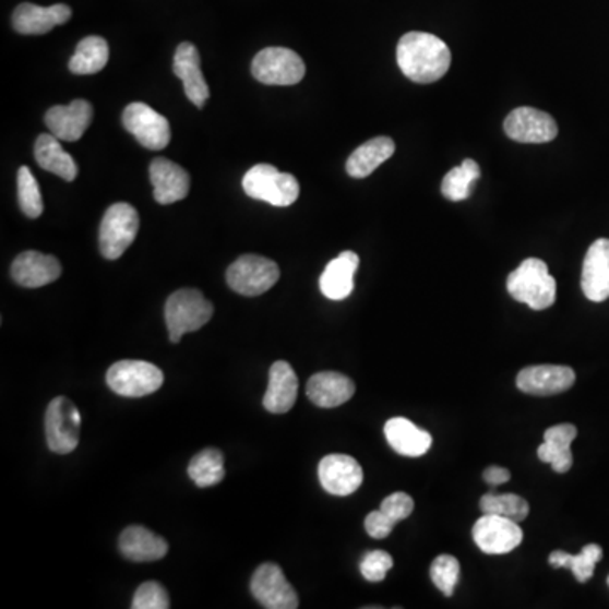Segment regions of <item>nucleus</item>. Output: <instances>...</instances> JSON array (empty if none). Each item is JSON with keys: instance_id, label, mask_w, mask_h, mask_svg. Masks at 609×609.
I'll use <instances>...</instances> for the list:
<instances>
[{"instance_id": "nucleus-33", "label": "nucleus", "mask_w": 609, "mask_h": 609, "mask_svg": "<svg viewBox=\"0 0 609 609\" xmlns=\"http://www.w3.org/2000/svg\"><path fill=\"white\" fill-rule=\"evenodd\" d=\"M481 177V168L474 159H464L463 165L452 168L442 180V195L452 202L469 199L473 184Z\"/></svg>"}, {"instance_id": "nucleus-31", "label": "nucleus", "mask_w": 609, "mask_h": 609, "mask_svg": "<svg viewBox=\"0 0 609 609\" xmlns=\"http://www.w3.org/2000/svg\"><path fill=\"white\" fill-rule=\"evenodd\" d=\"M601 547L598 544H589V546L584 547L580 556H571V553L562 552V550H556V552L550 553L549 564L556 569H571L577 583H587L595 574L596 564L601 561Z\"/></svg>"}, {"instance_id": "nucleus-35", "label": "nucleus", "mask_w": 609, "mask_h": 609, "mask_svg": "<svg viewBox=\"0 0 609 609\" xmlns=\"http://www.w3.org/2000/svg\"><path fill=\"white\" fill-rule=\"evenodd\" d=\"M17 199H20L21 211L29 218H38L43 214V196L38 181L31 174L27 166H21L17 171Z\"/></svg>"}, {"instance_id": "nucleus-41", "label": "nucleus", "mask_w": 609, "mask_h": 609, "mask_svg": "<svg viewBox=\"0 0 609 609\" xmlns=\"http://www.w3.org/2000/svg\"><path fill=\"white\" fill-rule=\"evenodd\" d=\"M482 478H485V481L488 482L489 486H500L504 485V482L510 481V478H512V473H510V470L507 469H504V467L491 466L485 470V474H482Z\"/></svg>"}, {"instance_id": "nucleus-2", "label": "nucleus", "mask_w": 609, "mask_h": 609, "mask_svg": "<svg viewBox=\"0 0 609 609\" xmlns=\"http://www.w3.org/2000/svg\"><path fill=\"white\" fill-rule=\"evenodd\" d=\"M507 294L532 310H546L552 307L557 297V283L549 267L537 258L523 261L506 282Z\"/></svg>"}, {"instance_id": "nucleus-19", "label": "nucleus", "mask_w": 609, "mask_h": 609, "mask_svg": "<svg viewBox=\"0 0 609 609\" xmlns=\"http://www.w3.org/2000/svg\"><path fill=\"white\" fill-rule=\"evenodd\" d=\"M150 180L155 187L153 196L162 205H171L189 196L190 175L169 159L156 158L151 163Z\"/></svg>"}, {"instance_id": "nucleus-17", "label": "nucleus", "mask_w": 609, "mask_h": 609, "mask_svg": "<svg viewBox=\"0 0 609 609\" xmlns=\"http://www.w3.org/2000/svg\"><path fill=\"white\" fill-rule=\"evenodd\" d=\"M174 73L183 82L184 94L193 106L203 109L211 98V88L203 79L200 53L192 43H181L175 51Z\"/></svg>"}, {"instance_id": "nucleus-5", "label": "nucleus", "mask_w": 609, "mask_h": 609, "mask_svg": "<svg viewBox=\"0 0 609 609\" xmlns=\"http://www.w3.org/2000/svg\"><path fill=\"white\" fill-rule=\"evenodd\" d=\"M140 230V214L129 203H114L101 218L98 244L106 260H119Z\"/></svg>"}, {"instance_id": "nucleus-38", "label": "nucleus", "mask_w": 609, "mask_h": 609, "mask_svg": "<svg viewBox=\"0 0 609 609\" xmlns=\"http://www.w3.org/2000/svg\"><path fill=\"white\" fill-rule=\"evenodd\" d=\"M393 568V557L384 550H372L361 561V574L369 583H381Z\"/></svg>"}, {"instance_id": "nucleus-25", "label": "nucleus", "mask_w": 609, "mask_h": 609, "mask_svg": "<svg viewBox=\"0 0 609 609\" xmlns=\"http://www.w3.org/2000/svg\"><path fill=\"white\" fill-rule=\"evenodd\" d=\"M384 435L393 451L405 457H421L432 447V435L426 430L418 429L408 418L395 417L387 420Z\"/></svg>"}, {"instance_id": "nucleus-14", "label": "nucleus", "mask_w": 609, "mask_h": 609, "mask_svg": "<svg viewBox=\"0 0 609 609\" xmlns=\"http://www.w3.org/2000/svg\"><path fill=\"white\" fill-rule=\"evenodd\" d=\"M322 488L334 497H349L361 488L365 473L361 464L346 454L325 455L319 464Z\"/></svg>"}, {"instance_id": "nucleus-28", "label": "nucleus", "mask_w": 609, "mask_h": 609, "mask_svg": "<svg viewBox=\"0 0 609 609\" xmlns=\"http://www.w3.org/2000/svg\"><path fill=\"white\" fill-rule=\"evenodd\" d=\"M393 155H395V143L392 138H386V135L372 138L349 156L346 163L347 175L361 180V178L369 177L372 171H377Z\"/></svg>"}, {"instance_id": "nucleus-4", "label": "nucleus", "mask_w": 609, "mask_h": 609, "mask_svg": "<svg viewBox=\"0 0 609 609\" xmlns=\"http://www.w3.org/2000/svg\"><path fill=\"white\" fill-rule=\"evenodd\" d=\"M246 195L273 207H290L300 196V183L290 174H282L273 165L252 166L242 178Z\"/></svg>"}, {"instance_id": "nucleus-18", "label": "nucleus", "mask_w": 609, "mask_h": 609, "mask_svg": "<svg viewBox=\"0 0 609 609\" xmlns=\"http://www.w3.org/2000/svg\"><path fill=\"white\" fill-rule=\"evenodd\" d=\"M581 286L587 300L599 301L609 298V239H598L587 249L584 258Z\"/></svg>"}, {"instance_id": "nucleus-27", "label": "nucleus", "mask_w": 609, "mask_h": 609, "mask_svg": "<svg viewBox=\"0 0 609 609\" xmlns=\"http://www.w3.org/2000/svg\"><path fill=\"white\" fill-rule=\"evenodd\" d=\"M122 556L132 562H155L168 553L165 538L144 527H129L119 538Z\"/></svg>"}, {"instance_id": "nucleus-24", "label": "nucleus", "mask_w": 609, "mask_h": 609, "mask_svg": "<svg viewBox=\"0 0 609 609\" xmlns=\"http://www.w3.org/2000/svg\"><path fill=\"white\" fill-rule=\"evenodd\" d=\"M359 267L356 252L344 251L325 267L320 276V291L329 300H346L354 290V275Z\"/></svg>"}, {"instance_id": "nucleus-40", "label": "nucleus", "mask_w": 609, "mask_h": 609, "mask_svg": "<svg viewBox=\"0 0 609 609\" xmlns=\"http://www.w3.org/2000/svg\"><path fill=\"white\" fill-rule=\"evenodd\" d=\"M395 525V520L390 518L381 507L377 510V512H371L366 516V532H368L369 537L378 538V540L386 538L387 535L392 534Z\"/></svg>"}, {"instance_id": "nucleus-12", "label": "nucleus", "mask_w": 609, "mask_h": 609, "mask_svg": "<svg viewBox=\"0 0 609 609\" xmlns=\"http://www.w3.org/2000/svg\"><path fill=\"white\" fill-rule=\"evenodd\" d=\"M504 132L516 143L541 144L556 140L559 128L556 119L544 110L518 107L506 117Z\"/></svg>"}, {"instance_id": "nucleus-15", "label": "nucleus", "mask_w": 609, "mask_h": 609, "mask_svg": "<svg viewBox=\"0 0 609 609\" xmlns=\"http://www.w3.org/2000/svg\"><path fill=\"white\" fill-rule=\"evenodd\" d=\"M574 381V369L569 366L541 365L522 369L516 386L527 395L552 396L571 390Z\"/></svg>"}, {"instance_id": "nucleus-32", "label": "nucleus", "mask_w": 609, "mask_h": 609, "mask_svg": "<svg viewBox=\"0 0 609 609\" xmlns=\"http://www.w3.org/2000/svg\"><path fill=\"white\" fill-rule=\"evenodd\" d=\"M189 476L199 488L218 485L226 478L223 452L217 449H205L199 452L190 463Z\"/></svg>"}, {"instance_id": "nucleus-6", "label": "nucleus", "mask_w": 609, "mask_h": 609, "mask_svg": "<svg viewBox=\"0 0 609 609\" xmlns=\"http://www.w3.org/2000/svg\"><path fill=\"white\" fill-rule=\"evenodd\" d=\"M82 415L72 399L58 396L46 408L45 430L48 447L55 454H70L79 447Z\"/></svg>"}, {"instance_id": "nucleus-7", "label": "nucleus", "mask_w": 609, "mask_h": 609, "mask_svg": "<svg viewBox=\"0 0 609 609\" xmlns=\"http://www.w3.org/2000/svg\"><path fill=\"white\" fill-rule=\"evenodd\" d=\"M162 369L146 361H119L107 371L110 390L126 398H143L163 386Z\"/></svg>"}, {"instance_id": "nucleus-1", "label": "nucleus", "mask_w": 609, "mask_h": 609, "mask_svg": "<svg viewBox=\"0 0 609 609\" xmlns=\"http://www.w3.org/2000/svg\"><path fill=\"white\" fill-rule=\"evenodd\" d=\"M396 61L411 82L433 83L449 72L452 55L449 46L433 34L411 31L399 39Z\"/></svg>"}, {"instance_id": "nucleus-29", "label": "nucleus", "mask_w": 609, "mask_h": 609, "mask_svg": "<svg viewBox=\"0 0 609 609\" xmlns=\"http://www.w3.org/2000/svg\"><path fill=\"white\" fill-rule=\"evenodd\" d=\"M34 158L43 169L63 178V180L73 181L79 175V166H76L75 159L68 155L67 151L61 147L60 140L51 132L41 134L36 140Z\"/></svg>"}, {"instance_id": "nucleus-34", "label": "nucleus", "mask_w": 609, "mask_h": 609, "mask_svg": "<svg viewBox=\"0 0 609 609\" xmlns=\"http://www.w3.org/2000/svg\"><path fill=\"white\" fill-rule=\"evenodd\" d=\"M479 506H481L482 513L503 516V518L513 520L516 523L527 520L528 513H530L528 501L513 493L485 494L479 501Z\"/></svg>"}, {"instance_id": "nucleus-13", "label": "nucleus", "mask_w": 609, "mask_h": 609, "mask_svg": "<svg viewBox=\"0 0 609 609\" xmlns=\"http://www.w3.org/2000/svg\"><path fill=\"white\" fill-rule=\"evenodd\" d=\"M251 593L261 606L267 609H297L298 595L286 581L282 568L263 564L252 575Z\"/></svg>"}, {"instance_id": "nucleus-42", "label": "nucleus", "mask_w": 609, "mask_h": 609, "mask_svg": "<svg viewBox=\"0 0 609 609\" xmlns=\"http://www.w3.org/2000/svg\"><path fill=\"white\" fill-rule=\"evenodd\" d=\"M608 586H609V575H608Z\"/></svg>"}, {"instance_id": "nucleus-20", "label": "nucleus", "mask_w": 609, "mask_h": 609, "mask_svg": "<svg viewBox=\"0 0 609 609\" xmlns=\"http://www.w3.org/2000/svg\"><path fill=\"white\" fill-rule=\"evenodd\" d=\"M12 279L24 288H41L61 276L60 261L38 251H26L15 258L11 267Z\"/></svg>"}, {"instance_id": "nucleus-10", "label": "nucleus", "mask_w": 609, "mask_h": 609, "mask_svg": "<svg viewBox=\"0 0 609 609\" xmlns=\"http://www.w3.org/2000/svg\"><path fill=\"white\" fill-rule=\"evenodd\" d=\"M122 124H124L126 131L131 132L138 143L146 150H165L171 140L168 119L143 101H134L131 106L126 107L124 114H122Z\"/></svg>"}, {"instance_id": "nucleus-23", "label": "nucleus", "mask_w": 609, "mask_h": 609, "mask_svg": "<svg viewBox=\"0 0 609 609\" xmlns=\"http://www.w3.org/2000/svg\"><path fill=\"white\" fill-rule=\"evenodd\" d=\"M298 396V378L288 362L276 361L270 369L267 392L263 398L264 408L270 414H286L294 408Z\"/></svg>"}, {"instance_id": "nucleus-26", "label": "nucleus", "mask_w": 609, "mask_h": 609, "mask_svg": "<svg viewBox=\"0 0 609 609\" xmlns=\"http://www.w3.org/2000/svg\"><path fill=\"white\" fill-rule=\"evenodd\" d=\"M577 437V429L572 423H559L550 427L544 435V444L538 447V459L550 464L559 474L569 473L572 467L571 445Z\"/></svg>"}, {"instance_id": "nucleus-3", "label": "nucleus", "mask_w": 609, "mask_h": 609, "mask_svg": "<svg viewBox=\"0 0 609 609\" xmlns=\"http://www.w3.org/2000/svg\"><path fill=\"white\" fill-rule=\"evenodd\" d=\"M214 304L203 297L202 291L181 288L166 301L165 319L169 341L178 344L184 334L196 332L211 322Z\"/></svg>"}, {"instance_id": "nucleus-11", "label": "nucleus", "mask_w": 609, "mask_h": 609, "mask_svg": "<svg viewBox=\"0 0 609 609\" xmlns=\"http://www.w3.org/2000/svg\"><path fill=\"white\" fill-rule=\"evenodd\" d=\"M476 546L489 556L513 552L523 541V530L518 523L503 516L482 513L473 528Z\"/></svg>"}, {"instance_id": "nucleus-39", "label": "nucleus", "mask_w": 609, "mask_h": 609, "mask_svg": "<svg viewBox=\"0 0 609 609\" xmlns=\"http://www.w3.org/2000/svg\"><path fill=\"white\" fill-rule=\"evenodd\" d=\"M380 507L390 518L398 523L414 513L415 503L410 494L399 491V493L390 494L386 500H383Z\"/></svg>"}, {"instance_id": "nucleus-9", "label": "nucleus", "mask_w": 609, "mask_h": 609, "mask_svg": "<svg viewBox=\"0 0 609 609\" xmlns=\"http://www.w3.org/2000/svg\"><path fill=\"white\" fill-rule=\"evenodd\" d=\"M252 76L264 85H297L301 82L307 72L300 55L295 53L294 49L264 48L263 51L254 57L251 64Z\"/></svg>"}, {"instance_id": "nucleus-22", "label": "nucleus", "mask_w": 609, "mask_h": 609, "mask_svg": "<svg viewBox=\"0 0 609 609\" xmlns=\"http://www.w3.org/2000/svg\"><path fill=\"white\" fill-rule=\"evenodd\" d=\"M356 393V384L343 372H317L307 384V395L320 408H335L349 402Z\"/></svg>"}, {"instance_id": "nucleus-8", "label": "nucleus", "mask_w": 609, "mask_h": 609, "mask_svg": "<svg viewBox=\"0 0 609 609\" xmlns=\"http://www.w3.org/2000/svg\"><path fill=\"white\" fill-rule=\"evenodd\" d=\"M279 267L275 261L256 254H246L230 264L227 285L244 297H260L278 283Z\"/></svg>"}, {"instance_id": "nucleus-37", "label": "nucleus", "mask_w": 609, "mask_h": 609, "mask_svg": "<svg viewBox=\"0 0 609 609\" xmlns=\"http://www.w3.org/2000/svg\"><path fill=\"white\" fill-rule=\"evenodd\" d=\"M169 605L168 593L155 581L141 584L132 599V609H168Z\"/></svg>"}, {"instance_id": "nucleus-21", "label": "nucleus", "mask_w": 609, "mask_h": 609, "mask_svg": "<svg viewBox=\"0 0 609 609\" xmlns=\"http://www.w3.org/2000/svg\"><path fill=\"white\" fill-rule=\"evenodd\" d=\"M70 20H72V9L68 5L55 4L51 8H39L24 2L17 5L12 14V26L20 34L38 36V34L49 33L61 24H67Z\"/></svg>"}, {"instance_id": "nucleus-16", "label": "nucleus", "mask_w": 609, "mask_h": 609, "mask_svg": "<svg viewBox=\"0 0 609 609\" xmlns=\"http://www.w3.org/2000/svg\"><path fill=\"white\" fill-rule=\"evenodd\" d=\"M94 119L91 101L76 98L70 106H55L46 112L45 122L49 132L60 141H79Z\"/></svg>"}, {"instance_id": "nucleus-30", "label": "nucleus", "mask_w": 609, "mask_h": 609, "mask_svg": "<svg viewBox=\"0 0 609 609\" xmlns=\"http://www.w3.org/2000/svg\"><path fill=\"white\" fill-rule=\"evenodd\" d=\"M109 61V45L100 36L83 38L76 46L75 55L70 60V72L75 75H94L101 72Z\"/></svg>"}, {"instance_id": "nucleus-36", "label": "nucleus", "mask_w": 609, "mask_h": 609, "mask_svg": "<svg viewBox=\"0 0 609 609\" xmlns=\"http://www.w3.org/2000/svg\"><path fill=\"white\" fill-rule=\"evenodd\" d=\"M459 561L452 556L437 557L435 561L432 562V568H430L432 583L447 598L454 595L455 586L459 583Z\"/></svg>"}]
</instances>
